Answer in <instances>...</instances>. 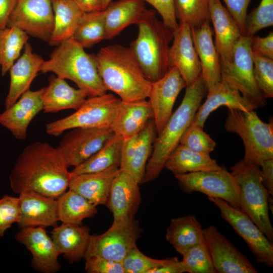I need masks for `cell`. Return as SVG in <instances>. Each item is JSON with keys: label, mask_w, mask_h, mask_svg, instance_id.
<instances>
[{"label": "cell", "mask_w": 273, "mask_h": 273, "mask_svg": "<svg viewBox=\"0 0 273 273\" xmlns=\"http://www.w3.org/2000/svg\"><path fill=\"white\" fill-rule=\"evenodd\" d=\"M68 168L57 147L35 142L19 155L9 176L10 187L18 194L32 191L58 199L69 187Z\"/></svg>", "instance_id": "cell-1"}, {"label": "cell", "mask_w": 273, "mask_h": 273, "mask_svg": "<svg viewBox=\"0 0 273 273\" xmlns=\"http://www.w3.org/2000/svg\"><path fill=\"white\" fill-rule=\"evenodd\" d=\"M95 56L107 91L114 93L124 102L148 99L152 82L144 75L129 48L109 45L102 48Z\"/></svg>", "instance_id": "cell-2"}, {"label": "cell", "mask_w": 273, "mask_h": 273, "mask_svg": "<svg viewBox=\"0 0 273 273\" xmlns=\"http://www.w3.org/2000/svg\"><path fill=\"white\" fill-rule=\"evenodd\" d=\"M207 93L201 75L193 84L186 87L180 104L158 133L151 157L146 165L143 183L149 182L159 175L168 156L179 145L182 135L193 122Z\"/></svg>", "instance_id": "cell-3"}, {"label": "cell", "mask_w": 273, "mask_h": 273, "mask_svg": "<svg viewBox=\"0 0 273 273\" xmlns=\"http://www.w3.org/2000/svg\"><path fill=\"white\" fill-rule=\"evenodd\" d=\"M84 49L72 38L63 41L44 61L40 71L72 81L88 97L104 94L107 90L98 72L96 56Z\"/></svg>", "instance_id": "cell-4"}, {"label": "cell", "mask_w": 273, "mask_h": 273, "mask_svg": "<svg viewBox=\"0 0 273 273\" xmlns=\"http://www.w3.org/2000/svg\"><path fill=\"white\" fill-rule=\"evenodd\" d=\"M137 25L138 36L129 48L145 77L153 82L170 69L168 52L173 31L156 17L154 10Z\"/></svg>", "instance_id": "cell-5"}, {"label": "cell", "mask_w": 273, "mask_h": 273, "mask_svg": "<svg viewBox=\"0 0 273 273\" xmlns=\"http://www.w3.org/2000/svg\"><path fill=\"white\" fill-rule=\"evenodd\" d=\"M224 127L239 135L245 148L243 160L260 167L266 160L273 158V122H263L254 110L244 111L228 109Z\"/></svg>", "instance_id": "cell-6"}, {"label": "cell", "mask_w": 273, "mask_h": 273, "mask_svg": "<svg viewBox=\"0 0 273 273\" xmlns=\"http://www.w3.org/2000/svg\"><path fill=\"white\" fill-rule=\"evenodd\" d=\"M231 170L240 187L241 209L273 243V228L268 214L270 195L263 184L260 167L242 159Z\"/></svg>", "instance_id": "cell-7"}, {"label": "cell", "mask_w": 273, "mask_h": 273, "mask_svg": "<svg viewBox=\"0 0 273 273\" xmlns=\"http://www.w3.org/2000/svg\"><path fill=\"white\" fill-rule=\"evenodd\" d=\"M120 102L112 94L88 97L74 113L46 124V132L58 136L75 128L111 127Z\"/></svg>", "instance_id": "cell-8"}, {"label": "cell", "mask_w": 273, "mask_h": 273, "mask_svg": "<svg viewBox=\"0 0 273 273\" xmlns=\"http://www.w3.org/2000/svg\"><path fill=\"white\" fill-rule=\"evenodd\" d=\"M251 37L242 35L235 46L231 59L220 62L221 80L232 86L258 108L265 105L255 80Z\"/></svg>", "instance_id": "cell-9"}, {"label": "cell", "mask_w": 273, "mask_h": 273, "mask_svg": "<svg viewBox=\"0 0 273 273\" xmlns=\"http://www.w3.org/2000/svg\"><path fill=\"white\" fill-rule=\"evenodd\" d=\"M181 189L191 194L199 192L209 197L222 199L241 209L240 187L236 177L225 168L174 175Z\"/></svg>", "instance_id": "cell-10"}, {"label": "cell", "mask_w": 273, "mask_h": 273, "mask_svg": "<svg viewBox=\"0 0 273 273\" xmlns=\"http://www.w3.org/2000/svg\"><path fill=\"white\" fill-rule=\"evenodd\" d=\"M219 209L221 217L228 222L245 242L258 263L273 266V243L241 209L236 208L226 201L209 197Z\"/></svg>", "instance_id": "cell-11"}, {"label": "cell", "mask_w": 273, "mask_h": 273, "mask_svg": "<svg viewBox=\"0 0 273 273\" xmlns=\"http://www.w3.org/2000/svg\"><path fill=\"white\" fill-rule=\"evenodd\" d=\"M140 230L134 219L113 222L104 233L90 235L84 259L95 256L122 262L130 250L136 245Z\"/></svg>", "instance_id": "cell-12"}, {"label": "cell", "mask_w": 273, "mask_h": 273, "mask_svg": "<svg viewBox=\"0 0 273 273\" xmlns=\"http://www.w3.org/2000/svg\"><path fill=\"white\" fill-rule=\"evenodd\" d=\"M7 27L18 28L28 35L49 42L54 27L51 0H17Z\"/></svg>", "instance_id": "cell-13"}, {"label": "cell", "mask_w": 273, "mask_h": 273, "mask_svg": "<svg viewBox=\"0 0 273 273\" xmlns=\"http://www.w3.org/2000/svg\"><path fill=\"white\" fill-rule=\"evenodd\" d=\"M115 134L111 127H78L66 133L58 149L68 167L79 165L99 151Z\"/></svg>", "instance_id": "cell-14"}, {"label": "cell", "mask_w": 273, "mask_h": 273, "mask_svg": "<svg viewBox=\"0 0 273 273\" xmlns=\"http://www.w3.org/2000/svg\"><path fill=\"white\" fill-rule=\"evenodd\" d=\"M203 231L216 273L258 272L247 257L215 226H209Z\"/></svg>", "instance_id": "cell-15"}, {"label": "cell", "mask_w": 273, "mask_h": 273, "mask_svg": "<svg viewBox=\"0 0 273 273\" xmlns=\"http://www.w3.org/2000/svg\"><path fill=\"white\" fill-rule=\"evenodd\" d=\"M186 87L185 80L175 67H171L160 79L152 82L148 99L152 109L153 119L158 133L172 114L176 98Z\"/></svg>", "instance_id": "cell-16"}, {"label": "cell", "mask_w": 273, "mask_h": 273, "mask_svg": "<svg viewBox=\"0 0 273 273\" xmlns=\"http://www.w3.org/2000/svg\"><path fill=\"white\" fill-rule=\"evenodd\" d=\"M173 41L168 52L170 68L176 67L185 80L187 86L200 76L201 67L195 48L191 27L179 22L173 32Z\"/></svg>", "instance_id": "cell-17"}, {"label": "cell", "mask_w": 273, "mask_h": 273, "mask_svg": "<svg viewBox=\"0 0 273 273\" xmlns=\"http://www.w3.org/2000/svg\"><path fill=\"white\" fill-rule=\"evenodd\" d=\"M15 239L25 246L32 255L31 265L37 271L54 273L61 266L58 258L60 255L46 228L29 227L21 229L15 236Z\"/></svg>", "instance_id": "cell-18"}, {"label": "cell", "mask_w": 273, "mask_h": 273, "mask_svg": "<svg viewBox=\"0 0 273 273\" xmlns=\"http://www.w3.org/2000/svg\"><path fill=\"white\" fill-rule=\"evenodd\" d=\"M139 184L128 172L119 169L106 205L113 213V222L133 219L141 201Z\"/></svg>", "instance_id": "cell-19"}, {"label": "cell", "mask_w": 273, "mask_h": 273, "mask_svg": "<svg viewBox=\"0 0 273 273\" xmlns=\"http://www.w3.org/2000/svg\"><path fill=\"white\" fill-rule=\"evenodd\" d=\"M43 88L27 90L11 107L0 113V124L20 141L27 138L28 126L33 118L43 110L41 95Z\"/></svg>", "instance_id": "cell-20"}, {"label": "cell", "mask_w": 273, "mask_h": 273, "mask_svg": "<svg viewBox=\"0 0 273 273\" xmlns=\"http://www.w3.org/2000/svg\"><path fill=\"white\" fill-rule=\"evenodd\" d=\"M20 229L42 226L55 227L59 221L57 199L32 192L19 194Z\"/></svg>", "instance_id": "cell-21"}, {"label": "cell", "mask_w": 273, "mask_h": 273, "mask_svg": "<svg viewBox=\"0 0 273 273\" xmlns=\"http://www.w3.org/2000/svg\"><path fill=\"white\" fill-rule=\"evenodd\" d=\"M207 93L206 99L199 106L192 124L203 127L209 115L221 106L244 111L258 108L239 90L222 80L208 89Z\"/></svg>", "instance_id": "cell-22"}, {"label": "cell", "mask_w": 273, "mask_h": 273, "mask_svg": "<svg viewBox=\"0 0 273 273\" xmlns=\"http://www.w3.org/2000/svg\"><path fill=\"white\" fill-rule=\"evenodd\" d=\"M193 43L201 67V76L208 90L221 80L219 55L213 40L210 22L191 28Z\"/></svg>", "instance_id": "cell-23"}, {"label": "cell", "mask_w": 273, "mask_h": 273, "mask_svg": "<svg viewBox=\"0 0 273 273\" xmlns=\"http://www.w3.org/2000/svg\"><path fill=\"white\" fill-rule=\"evenodd\" d=\"M44 61L40 56L33 52L30 44L27 42L23 53L9 70L10 82L4 103L6 109L11 107L24 93L29 89L32 82L40 71Z\"/></svg>", "instance_id": "cell-24"}, {"label": "cell", "mask_w": 273, "mask_h": 273, "mask_svg": "<svg viewBox=\"0 0 273 273\" xmlns=\"http://www.w3.org/2000/svg\"><path fill=\"white\" fill-rule=\"evenodd\" d=\"M210 20L215 33L214 44L220 62L229 61L235 46L242 36L237 23L220 0H210Z\"/></svg>", "instance_id": "cell-25"}, {"label": "cell", "mask_w": 273, "mask_h": 273, "mask_svg": "<svg viewBox=\"0 0 273 273\" xmlns=\"http://www.w3.org/2000/svg\"><path fill=\"white\" fill-rule=\"evenodd\" d=\"M153 11L142 0L112 1L102 10L106 39H113L127 26L137 25Z\"/></svg>", "instance_id": "cell-26"}, {"label": "cell", "mask_w": 273, "mask_h": 273, "mask_svg": "<svg viewBox=\"0 0 273 273\" xmlns=\"http://www.w3.org/2000/svg\"><path fill=\"white\" fill-rule=\"evenodd\" d=\"M119 167L112 166L105 170L82 173L72 176L68 189L83 196L97 206L106 205L114 178Z\"/></svg>", "instance_id": "cell-27"}, {"label": "cell", "mask_w": 273, "mask_h": 273, "mask_svg": "<svg viewBox=\"0 0 273 273\" xmlns=\"http://www.w3.org/2000/svg\"><path fill=\"white\" fill-rule=\"evenodd\" d=\"M87 97L84 91L71 86L65 79L51 75L49 78L48 85L43 88L41 95L42 111L52 113L64 110H76Z\"/></svg>", "instance_id": "cell-28"}, {"label": "cell", "mask_w": 273, "mask_h": 273, "mask_svg": "<svg viewBox=\"0 0 273 273\" xmlns=\"http://www.w3.org/2000/svg\"><path fill=\"white\" fill-rule=\"evenodd\" d=\"M51 234L57 251L70 262L84 258L91 235L88 227L62 223Z\"/></svg>", "instance_id": "cell-29"}, {"label": "cell", "mask_w": 273, "mask_h": 273, "mask_svg": "<svg viewBox=\"0 0 273 273\" xmlns=\"http://www.w3.org/2000/svg\"><path fill=\"white\" fill-rule=\"evenodd\" d=\"M153 118L152 109L148 101L124 102L121 100L111 128L115 134L124 139L138 134Z\"/></svg>", "instance_id": "cell-30"}, {"label": "cell", "mask_w": 273, "mask_h": 273, "mask_svg": "<svg viewBox=\"0 0 273 273\" xmlns=\"http://www.w3.org/2000/svg\"><path fill=\"white\" fill-rule=\"evenodd\" d=\"M203 230L194 215H188L171 219L165 238L183 255L190 248L204 241Z\"/></svg>", "instance_id": "cell-31"}, {"label": "cell", "mask_w": 273, "mask_h": 273, "mask_svg": "<svg viewBox=\"0 0 273 273\" xmlns=\"http://www.w3.org/2000/svg\"><path fill=\"white\" fill-rule=\"evenodd\" d=\"M54 15V27L49 41L58 46L72 38L84 14L72 0H51Z\"/></svg>", "instance_id": "cell-32"}, {"label": "cell", "mask_w": 273, "mask_h": 273, "mask_svg": "<svg viewBox=\"0 0 273 273\" xmlns=\"http://www.w3.org/2000/svg\"><path fill=\"white\" fill-rule=\"evenodd\" d=\"M221 167L210 155L193 151L179 144L168 156L164 167L175 175L217 170Z\"/></svg>", "instance_id": "cell-33"}, {"label": "cell", "mask_w": 273, "mask_h": 273, "mask_svg": "<svg viewBox=\"0 0 273 273\" xmlns=\"http://www.w3.org/2000/svg\"><path fill=\"white\" fill-rule=\"evenodd\" d=\"M123 139L114 134L96 153L70 171L71 177L82 173L99 172L119 166Z\"/></svg>", "instance_id": "cell-34"}, {"label": "cell", "mask_w": 273, "mask_h": 273, "mask_svg": "<svg viewBox=\"0 0 273 273\" xmlns=\"http://www.w3.org/2000/svg\"><path fill=\"white\" fill-rule=\"evenodd\" d=\"M57 205L59 221L62 223L81 225L83 220L98 212L95 205L70 189L57 199Z\"/></svg>", "instance_id": "cell-35"}, {"label": "cell", "mask_w": 273, "mask_h": 273, "mask_svg": "<svg viewBox=\"0 0 273 273\" xmlns=\"http://www.w3.org/2000/svg\"><path fill=\"white\" fill-rule=\"evenodd\" d=\"M156 131L153 119H150L138 133L134 154L125 169L139 184L143 182L147 162L152 151Z\"/></svg>", "instance_id": "cell-36"}, {"label": "cell", "mask_w": 273, "mask_h": 273, "mask_svg": "<svg viewBox=\"0 0 273 273\" xmlns=\"http://www.w3.org/2000/svg\"><path fill=\"white\" fill-rule=\"evenodd\" d=\"M28 38V35L18 28L0 29V66L3 76L19 58Z\"/></svg>", "instance_id": "cell-37"}, {"label": "cell", "mask_w": 273, "mask_h": 273, "mask_svg": "<svg viewBox=\"0 0 273 273\" xmlns=\"http://www.w3.org/2000/svg\"><path fill=\"white\" fill-rule=\"evenodd\" d=\"M72 38L83 48L106 39L102 11L84 13Z\"/></svg>", "instance_id": "cell-38"}, {"label": "cell", "mask_w": 273, "mask_h": 273, "mask_svg": "<svg viewBox=\"0 0 273 273\" xmlns=\"http://www.w3.org/2000/svg\"><path fill=\"white\" fill-rule=\"evenodd\" d=\"M210 0H174L175 16L191 28L210 22Z\"/></svg>", "instance_id": "cell-39"}, {"label": "cell", "mask_w": 273, "mask_h": 273, "mask_svg": "<svg viewBox=\"0 0 273 273\" xmlns=\"http://www.w3.org/2000/svg\"><path fill=\"white\" fill-rule=\"evenodd\" d=\"M183 257L181 261L186 272L216 273L204 241L190 248Z\"/></svg>", "instance_id": "cell-40"}, {"label": "cell", "mask_w": 273, "mask_h": 273, "mask_svg": "<svg viewBox=\"0 0 273 273\" xmlns=\"http://www.w3.org/2000/svg\"><path fill=\"white\" fill-rule=\"evenodd\" d=\"M273 25V0H261L248 14L245 22L244 35L251 37L260 30Z\"/></svg>", "instance_id": "cell-41"}, {"label": "cell", "mask_w": 273, "mask_h": 273, "mask_svg": "<svg viewBox=\"0 0 273 273\" xmlns=\"http://www.w3.org/2000/svg\"><path fill=\"white\" fill-rule=\"evenodd\" d=\"M256 84L265 99L273 97V59L252 52Z\"/></svg>", "instance_id": "cell-42"}, {"label": "cell", "mask_w": 273, "mask_h": 273, "mask_svg": "<svg viewBox=\"0 0 273 273\" xmlns=\"http://www.w3.org/2000/svg\"><path fill=\"white\" fill-rule=\"evenodd\" d=\"M167 260L150 258L143 254L136 245L125 256L122 263L125 273H151L163 266Z\"/></svg>", "instance_id": "cell-43"}, {"label": "cell", "mask_w": 273, "mask_h": 273, "mask_svg": "<svg viewBox=\"0 0 273 273\" xmlns=\"http://www.w3.org/2000/svg\"><path fill=\"white\" fill-rule=\"evenodd\" d=\"M179 144L193 151L208 155L216 146L215 142L204 131L203 127L192 123L184 133Z\"/></svg>", "instance_id": "cell-44"}, {"label": "cell", "mask_w": 273, "mask_h": 273, "mask_svg": "<svg viewBox=\"0 0 273 273\" xmlns=\"http://www.w3.org/2000/svg\"><path fill=\"white\" fill-rule=\"evenodd\" d=\"M19 197L4 195L0 199V237L20 219Z\"/></svg>", "instance_id": "cell-45"}, {"label": "cell", "mask_w": 273, "mask_h": 273, "mask_svg": "<svg viewBox=\"0 0 273 273\" xmlns=\"http://www.w3.org/2000/svg\"><path fill=\"white\" fill-rule=\"evenodd\" d=\"M85 270L89 273H125L121 261L93 256L86 257Z\"/></svg>", "instance_id": "cell-46"}, {"label": "cell", "mask_w": 273, "mask_h": 273, "mask_svg": "<svg viewBox=\"0 0 273 273\" xmlns=\"http://www.w3.org/2000/svg\"><path fill=\"white\" fill-rule=\"evenodd\" d=\"M151 5L162 18L164 24L172 30L178 26L175 16L174 0H142Z\"/></svg>", "instance_id": "cell-47"}, {"label": "cell", "mask_w": 273, "mask_h": 273, "mask_svg": "<svg viewBox=\"0 0 273 273\" xmlns=\"http://www.w3.org/2000/svg\"><path fill=\"white\" fill-rule=\"evenodd\" d=\"M225 8L233 17L244 35L245 22L247 9L251 0H223Z\"/></svg>", "instance_id": "cell-48"}, {"label": "cell", "mask_w": 273, "mask_h": 273, "mask_svg": "<svg viewBox=\"0 0 273 273\" xmlns=\"http://www.w3.org/2000/svg\"><path fill=\"white\" fill-rule=\"evenodd\" d=\"M250 47L252 52L273 59V32L270 31L265 37L252 36Z\"/></svg>", "instance_id": "cell-49"}, {"label": "cell", "mask_w": 273, "mask_h": 273, "mask_svg": "<svg viewBox=\"0 0 273 273\" xmlns=\"http://www.w3.org/2000/svg\"><path fill=\"white\" fill-rule=\"evenodd\" d=\"M138 134L123 140L121 149L119 169L125 170L134 154Z\"/></svg>", "instance_id": "cell-50"}, {"label": "cell", "mask_w": 273, "mask_h": 273, "mask_svg": "<svg viewBox=\"0 0 273 273\" xmlns=\"http://www.w3.org/2000/svg\"><path fill=\"white\" fill-rule=\"evenodd\" d=\"M260 167L262 183L270 196L273 195V158L265 160Z\"/></svg>", "instance_id": "cell-51"}, {"label": "cell", "mask_w": 273, "mask_h": 273, "mask_svg": "<svg viewBox=\"0 0 273 273\" xmlns=\"http://www.w3.org/2000/svg\"><path fill=\"white\" fill-rule=\"evenodd\" d=\"M186 272L181 261L176 257L168 258L162 266L153 270L151 273H183Z\"/></svg>", "instance_id": "cell-52"}, {"label": "cell", "mask_w": 273, "mask_h": 273, "mask_svg": "<svg viewBox=\"0 0 273 273\" xmlns=\"http://www.w3.org/2000/svg\"><path fill=\"white\" fill-rule=\"evenodd\" d=\"M17 0H0V29L7 27L9 16Z\"/></svg>", "instance_id": "cell-53"}, {"label": "cell", "mask_w": 273, "mask_h": 273, "mask_svg": "<svg viewBox=\"0 0 273 273\" xmlns=\"http://www.w3.org/2000/svg\"><path fill=\"white\" fill-rule=\"evenodd\" d=\"M72 1L84 13L103 10L102 0H72Z\"/></svg>", "instance_id": "cell-54"}, {"label": "cell", "mask_w": 273, "mask_h": 273, "mask_svg": "<svg viewBox=\"0 0 273 273\" xmlns=\"http://www.w3.org/2000/svg\"><path fill=\"white\" fill-rule=\"evenodd\" d=\"M103 10L112 2V0H102Z\"/></svg>", "instance_id": "cell-55"}, {"label": "cell", "mask_w": 273, "mask_h": 273, "mask_svg": "<svg viewBox=\"0 0 273 273\" xmlns=\"http://www.w3.org/2000/svg\"><path fill=\"white\" fill-rule=\"evenodd\" d=\"M0 69H1V66H0Z\"/></svg>", "instance_id": "cell-56"}]
</instances>
